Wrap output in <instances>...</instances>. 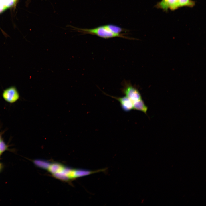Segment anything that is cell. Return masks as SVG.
<instances>
[{"label":"cell","mask_w":206,"mask_h":206,"mask_svg":"<svg viewBox=\"0 0 206 206\" xmlns=\"http://www.w3.org/2000/svg\"><path fill=\"white\" fill-rule=\"evenodd\" d=\"M0 154H1L0 153Z\"/></svg>","instance_id":"obj_16"},{"label":"cell","mask_w":206,"mask_h":206,"mask_svg":"<svg viewBox=\"0 0 206 206\" xmlns=\"http://www.w3.org/2000/svg\"><path fill=\"white\" fill-rule=\"evenodd\" d=\"M8 146L2 139L0 141V153L1 154L8 149Z\"/></svg>","instance_id":"obj_12"},{"label":"cell","mask_w":206,"mask_h":206,"mask_svg":"<svg viewBox=\"0 0 206 206\" xmlns=\"http://www.w3.org/2000/svg\"><path fill=\"white\" fill-rule=\"evenodd\" d=\"M122 91L132 103L142 99L138 90L130 84H125L122 88Z\"/></svg>","instance_id":"obj_4"},{"label":"cell","mask_w":206,"mask_h":206,"mask_svg":"<svg viewBox=\"0 0 206 206\" xmlns=\"http://www.w3.org/2000/svg\"><path fill=\"white\" fill-rule=\"evenodd\" d=\"M133 109L141 111L146 114L148 108L142 99L133 103Z\"/></svg>","instance_id":"obj_7"},{"label":"cell","mask_w":206,"mask_h":206,"mask_svg":"<svg viewBox=\"0 0 206 206\" xmlns=\"http://www.w3.org/2000/svg\"><path fill=\"white\" fill-rule=\"evenodd\" d=\"M2 96L4 100L7 102L13 104L19 100L20 98V94L16 87L11 86L3 90Z\"/></svg>","instance_id":"obj_3"},{"label":"cell","mask_w":206,"mask_h":206,"mask_svg":"<svg viewBox=\"0 0 206 206\" xmlns=\"http://www.w3.org/2000/svg\"><path fill=\"white\" fill-rule=\"evenodd\" d=\"M6 9L13 6L16 4V0H0Z\"/></svg>","instance_id":"obj_11"},{"label":"cell","mask_w":206,"mask_h":206,"mask_svg":"<svg viewBox=\"0 0 206 206\" xmlns=\"http://www.w3.org/2000/svg\"><path fill=\"white\" fill-rule=\"evenodd\" d=\"M106 25L111 31L116 34H123L122 33L124 31L123 28L116 25L110 24Z\"/></svg>","instance_id":"obj_9"},{"label":"cell","mask_w":206,"mask_h":206,"mask_svg":"<svg viewBox=\"0 0 206 206\" xmlns=\"http://www.w3.org/2000/svg\"><path fill=\"white\" fill-rule=\"evenodd\" d=\"M48 171L55 177L62 181L78 177V169H72L59 163H51Z\"/></svg>","instance_id":"obj_1"},{"label":"cell","mask_w":206,"mask_h":206,"mask_svg":"<svg viewBox=\"0 0 206 206\" xmlns=\"http://www.w3.org/2000/svg\"><path fill=\"white\" fill-rule=\"evenodd\" d=\"M34 164L37 166L42 169L47 170L50 162L40 159H36L33 161Z\"/></svg>","instance_id":"obj_8"},{"label":"cell","mask_w":206,"mask_h":206,"mask_svg":"<svg viewBox=\"0 0 206 206\" xmlns=\"http://www.w3.org/2000/svg\"><path fill=\"white\" fill-rule=\"evenodd\" d=\"M194 5L195 2L191 0H178L177 2L178 7L185 6L192 7Z\"/></svg>","instance_id":"obj_10"},{"label":"cell","mask_w":206,"mask_h":206,"mask_svg":"<svg viewBox=\"0 0 206 206\" xmlns=\"http://www.w3.org/2000/svg\"><path fill=\"white\" fill-rule=\"evenodd\" d=\"M3 132H1L0 131V141L2 139V135Z\"/></svg>","instance_id":"obj_13"},{"label":"cell","mask_w":206,"mask_h":206,"mask_svg":"<svg viewBox=\"0 0 206 206\" xmlns=\"http://www.w3.org/2000/svg\"><path fill=\"white\" fill-rule=\"evenodd\" d=\"M107 95L118 100L120 104L122 109L125 112H129L133 109V104L132 101L127 97H116L107 94Z\"/></svg>","instance_id":"obj_5"},{"label":"cell","mask_w":206,"mask_h":206,"mask_svg":"<svg viewBox=\"0 0 206 206\" xmlns=\"http://www.w3.org/2000/svg\"><path fill=\"white\" fill-rule=\"evenodd\" d=\"M2 165L1 164V163H0V171L2 169Z\"/></svg>","instance_id":"obj_14"},{"label":"cell","mask_w":206,"mask_h":206,"mask_svg":"<svg viewBox=\"0 0 206 206\" xmlns=\"http://www.w3.org/2000/svg\"><path fill=\"white\" fill-rule=\"evenodd\" d=\"M16 0L17 1L18 0Z\"/></svg>","instance_id":"obj_15"},{"label":"cell","mask_w":206,"mask_h":206,"mask_svg":"<svg viewBox=\"0 0 206 206\" xmlns=\"http://www.w3.org/2000/svg\"><path fill=\"white\" fill-rule=\"evenodd\" d=\"M72 29L81 33L82 34H89L96 35L101 38L107 39L115 37L128 38L123 33L118 34L111 31L106 25L100 26L92 29L80 28L70 26Z\"/></svg>","instance_id":"obj_2"},{"label":"cell","mask_w":206,"mask_h":206,"mask_svg":"<svg viewBox=\"0 0 206 206\" xmlns=\"http://www.w3.org/2000/svg\"><path fill=\"white\" fill-rule=\"evenodd\" d=\"M178 0H162L157 5V7L165 10L168 8L172 10L177 8Z\"/></svg>","instance_id":"obj_6"}]
</instances>
